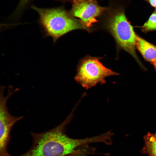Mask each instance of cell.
<instances>
[{"mask_svg": "<svg viewBox=\"0 0 156 156\" xmlns=\"http://www.w3.org/2000/svg\"><path fill=\"white\" fill-rule=\"evenodd\" d=\"M73 115L72 112L62 123L49 130L40 133L31 132L33 140L32 146L25 153L16 156H68L82 151L77 149L79 146L99 142L98 136L77 139L66 135L65 127L70 122Z\"/></svg>", "mask_w": 156, "mask_h": 156, "instance_id": "obj_1", "label": "cell"}, {"mask_svg": "<svg viewBox=\"0 0 156 156\" xmlns=\"http://www.w3.org/2000/svg\"><path fill=\"white\" fill-rule=\"evenodd\" d=\"M30 7L38 14V23L43 36L51 37L53 43L69 32L86 29L80 21L75 19L62 7L40 8L34 5H31Z\"/></svg>", "mask_w": 156, "mask_h": 156, "instance_id": "obj_2", "label": "cell"}, {"mask_svg": "<svg viewBox=\"0 0 156 156\" xmlns=\"http://www.w3.org/2000/svg\"><path fill=\"white\" fill-rule=\"evenodd\" d=\"M128 3L118 5L110 12L107 27L113 36L118 47L126 51L135 59L141 68L146 70L140 60L136 52L137 34L125 14Z\"/></svg>", "mask_w": 156, "mask_h": 156, "instance_id": "obj_3", "label": "cell"}, {"mask_svg": "<svg viewBox=\"0 0 156 156\" xmlns=\"http://www.w3.org/2000/svg\"><path fill=\"white\" fill-rule=\"evenodd\" d=\"M119 75L106 68L98 58L89 57L80 64L74 79L85 89H88L98 84L105 83L106 77Z\"/></svg>", "mask_w": 156, "mask_h": 156, "instance_id": "obj_4", "label": "cell"}, {"mask_svg": "<svg viewBox=\"0 0 156 156\" xmlns=\"http://www.w3.org/2000/svg\"><path fill=\"white\" fill-rule=\"evenodd\" d=\"M107 8L99 5L95 0H73L70 14L78 18L86 29L96 22V18Z\"/></svg>", "mask_w": 156, "mask_h": 156, "instance_id": "obj_5", "label": "cell"}, {"mask_svg": "<svg viewBox=\"0 0 156 156\" xmlns=\"http://www.w3.org/2000/svg\"><path fill=\"white\" fill-rule=\"evenodd\" d=\"M136 48L144 59L151 63L156 59V46L137 34Z\"/></svg>", "mask_w": 156, "mask_h": 156, "instance_id": "obj_6", "label": "cell"}, {"mask_svg": "<svg viewBox=\"0 0 156 156\" xmlns=\"http://www.w3.org/2000/svg\"><path fill=\"white\" fill-rule=\"evenodd\" d=\"M144 146L141 150L142 153L148 156H156V132H148L144 137Z\"/></svg>", "mask_w": 156, "mask_h": 156, "instance_id": "obj_7", "label": "cell"}, {"mask_svg": "<svg viewBox=\"0 0 156 156\" xmlns=\"http://www.w3.org/2000/svg\"><path fill=\"white\" fill-rule=\"evenodd\" d=\"M135 27L140 28L141 31L145 33L156 31V9H155L143 25Z\"/></svg>", "mask_w": 156, "mask_h": 156, "instance_id": "obj_8", "label": "cell"}, {"mask_svg": "<svg viewBox=\"0 0 156 156\" xmlns=\"http://www.w3.org/2000/svg\"><path fill=\"white\" fill-rule=\"evenodd\" d=\"M33 0H19L11 18L14 20L18 19L23 14Z\"/></svg>", "mask_w": 156, "mask_h": 156, "instance_id": "obj_9", "label": "cell"}, {"mask_svg": "<svg viewBox=\"0 0 156 156\" xmlns=\"http://www.w3.org/2000/svg\"><path fill=\"white\" fill-rule=\"evenodd\" d=\"M151 7L156 9V0H144Z\"/></svg>", "mask_w": 156, "mask_h": 156, "instance_id": "obj_10", "label": "cell"}, {"mask_svg": "<svg viewBox=\"0 0 156 156\" xmlns=\"http://www.w3.org/2000/svg\"><path fill=\"white\" fill-rule=\"evenodd\" d=\"M86 153L83 151L79 152L70 154L68 156H86Z\"/></svg>", "mask_w": 156, "mask_h": 156, "instance_id": "obj_11", "label": "cell"}, {"mask_svg": "<svg viewBox=\"0 0 156 156\" xmlns=\"http://www.w3.org/2000/svg\"><path fill=\"white\" fill-rule=\"evenodd\" d=\"M151 64H152L156 71V59L153 60Z\"/></svg>", "mask_w": 156, "mask_h": 156, "instance_id": "obj_12", "label": "cell"}, {"mask_svg": "<svg viewBox=\"0 0 156 156\" xmlns=\"http://www.w3.org/2000/svg\"><path fill=\"white\" fill-rule=\"evenodd\" d=\"M55 0V1H58V0Z\"/></svg>", "mask_w": 156, "mask_h": 156, "instance_id": "obj_13", "label": "cell"}]
</instances>
